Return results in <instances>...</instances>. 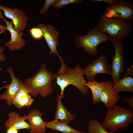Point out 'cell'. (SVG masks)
<instances>
[{
    "label": "cell",
    "instance_id": "1",
    "mask_svg": "<svg viewBox=\"0 0 133 133\" xmlns=\"http://www.w3.org/2000/svg\"><path fill=\"white\" fill-rule=\"evenodd\" d=\"M59 59L61 66L56 75V84L60 88L59 95L62 99L64 97L65 89L69 85L75 87L83 95H87L88 89L85 84L87 81L83 76V69L80 65L77 64L74 68L72 69L68 67L61 57Z\"/></svg>",
    "mask_w": 133,
    "mask_h": 133
},
{
    "label": "cell",
    "instance_id": "2",
    "mask_svg": "<svg viewBox=\"0 0 133 133\" xmlns=\"http://www.w3.org/2000/svg\"><path fill=\"white\" fill-rule=\"evenodd\" d=\"M56 75L48 70L43 64L37 73L33 77L25 78L23 83L28 93L34 97L40 95L45 98L53 91V80Z\"/></svg>",
    "mask_w": 133,
    "mask_h": 133
},
{
    "label": "cell",
    "instance_id": "3",
    "mask_svg": "<svg viewBox=\"0 0 133 133\" xmlns=\"http://www.w3.org/2000/svg\"><path fill=\"white\" fill-rule=\"evenodd\" d=\"M133 121V109H127L116 105L107 109L101 123L106 130L112 133L118 129L127 128Z\"/></svg>",
    "mask_w": 133,
    "mask_h": 133
},
{
    "label": "cell",
    "instance_id": "4",
    "mask_svg": "<svg viewBox=\"0 0 133 133\" xmlns=\"http://www.w3.org/2000/svg\"><path fill=\"white\" fill-rule=\"evenodd\" d=\"M108 36L109 40H122L125 39L131 31V24L124 20L100 17L96 26Z\"/></svg>",
    "mask_w": 133,
    "mask_h": 133
},
{
    "label": "cell",
    "instance_id": "5",
    "mask_svg": "<svg viewBox=\"0 0 133 133\" xmlns=\"http://www.w3.org/2000/svg\"><path fill=\"white\" fill-rule=\"evenodd\" d=\"M108 40V36L95 26L85 35L76 37L73 43L77 48L82 47L85 52L94 57L98 52V46Z\"/></svg>",
    "mask_w": 133,
    "mask_h": 133
},
{
    "label": "cell",
    "instance_id": "6",
    "mask_svg": "<svg viewBox=\"0 0 133 133\" xmlns=\"http://www.w3.org/2000/svg\"><path fill=\"white\" fill-rule=\"evenodd\" d=\"M101 17L109 18H115L131 23L133 21V4L129 0L117 1L115 3L108 5Z\"/></svg>",
    "mask_w": 133,
    "mask_h": 133
},
{
    "label": "cell",
    "instance_id": "7",
    "mask_svg": "<svg viewBox=\"0 0 133 133\" xmlns=\"http://www.w3.org/2000/svg\"><path fill=\"white\" fill-rule=\"evenodd\" d=\"M83 75L88 81L95 80L96 75L105 74L111 76L112 69L111 65L109 64L104 55L100 56L97 59L89 64L83 69Z\"/></svg>",
    "mask_w": 133,
    "mask_h": 133
},
{
    "label": "cell",
    "instance_id": "8",
    "mask_svg": "<svg viewBox=\"0 0 133 133\" xmlns=\"http://www.w3.org/2000/svg\"><path fill=\"white\" fill-rule=\"evenodd\" d=\"M115 47L114 56L111 58V65L112 69L111 75L113 83L116 82L120 78V75L123 72L124 68V50L122 41L112 40Z\"/></svg>",
    "mask_w": 133,
    "mask_h": 133
},
{
    "label": "cell",
    "instance_id": "9",
    "mask_svg": "<svg viewBox=\"0 0 133 133\" xmlns=\"http://www.w3.org/2000/svg\"><path fill=\"white\" fill-rule=\"evenodd\" d=\"M0 10L3 11L6 17L12 20L13 26L16 31L21 32L25 30L29 19L23 11L0 5Z\"/></svg>",
    "mask_w": 133,
    "mask_h": 133
},
{
    "label": "cell",
    "instance_id": "10",
    "mask_svg": "<svg viewBox=\"0 0 133 133\" xmlns=\"http://www.w3.org/2000/svg\"><path fill=\"white\" fill-rule=\"evenodd\" d=\"M37 27L40 29L43 33V37L50 49V54H55L59 59L61 57L57 51V47L59 43V33L53 25L51 24L46 25L40 23Z\"/></svg>",
    "mask_w": 133,
    "mask_h": 133
},
{
    "label": "cell",
    "instance_id": "11",
    "mask_svg": "<svg viewBox=\"0 0 133 133\" xmlns=\"http://www.w3.org/2000/svg\"><path fill=\"white\" fill-rule=\"evenodd\" d=\"M0 18L5 22L6 29L10 32L11 38L10 40L6 42L4 46L8 47L10 50L13 51L20 50L26 44L25 40L22 37L23 36L22 32H19L16 31L13 26L12 21H8L3 16L2 10H0Z\"/></svg>",
    "mask_w": 133,
    "mask_h": 133
},
{
    "label": "cell",
    "instance_id": "12",
    "mask_svg": "<svg viewBox=\"0 0 133 133\" xmlns=\"http://www.w3.org/2000/svg\"><path fill=\"white\" fill-rule=\"evenodd\" d=\"M6 71L10 75L11 81L9 84L1 87L6 88L7 90L0 95V100H5L6 105L10 106L13 104L15 97L22 85L23 82L15 76L11 66Z\"/></svg>",
    "mask_w": 133,
    "mask_h": 133
},
{
    "label": "cell",
    "instance_id": "13",
    "mask_svg": "<svg viewBox=\"0 0 133 133\" xmlns=\"http://www.w3.org/2000/svg\"><path fill=\"white\" fill-rule=\"evenodd\" d=\"M42 114L37 109H32L29 112L27 116L30 125V133H45L46 131L47 122L42 118Z\"/></svg>",
    "mask_w": 133,
    "mask_h": 133
},
{
    "label": "cell",
    "instance_id": "14",
    "mask_svg": "<svg viewBox=\"0 0 133 133\" xmlns=\"http://www.w3.org/2000/svg\"><path fill=\"white\" fill-rule=\"evenodd\" d=\"M113 83L103 90L100 96V102L104 104L107 109L114 107L120 97L118 93L114 90L112 87Z\"/></svg>",
    "mask_w": 133,
    "mask_h": 133
},
{
    "label": "cell",
    "instance_id": "15",
    "mask_svg": "<svg viewBox=\"0 0 133 133\" xmlns=\"http://www.w3.org/2000/svg\"><path fill=\"white\" fill-rule=\"evenodd\" d=\"M113 83L111 81L98 82L95 80L87 81L86 83L85 86L89 88L91 92L92 103L93 104L100 102V97L101 92L103 90Z\"/></svg>",
    "mask_w": 133,
    "mask_h": 133
},
{
    "label": "cell",
    "instance_id": "16",
    "mask_svg": "<svg viewBox=\"0 0 133 133\" xmlns=\"http://www.w3.org/2000/svg\"><path fill=\"white\" fill-rule=\"evenodd\" d=\"M27 119V116L24 115L20 117L19 115L15 111H13L8 114V118L4 124L5 127L7 128L13 127L17 130L30 129L29 123L25 120Z\"/></svg>",
    "mask_w": 133,
    "mask_h": 133
},
{
    "label": "cell",
    "instance_id": "17",
    "mask_svg": "<svg viewBox=\"0 0 133 133\" xmlns=\"http://www.w3.org/2000/svg\"><path fill=\"white\" fill-rule=\"evenodd\" d=\"M62 98L59 95L56 99L57 106L55 115V119L69 125L76 116L71 114L62 103Z\"/></svg>",
    "mask_w": 133,
    "mask_h": 133
},
{
    "label": "cell",
    "instance_id": "18",
    "mask_svg": "<svg viewBox=\"0 0 133 133\" xmlns=\"http://www.w3.org/2000/svg\"><path fill=\"white\" fill-rule=\"evenodd\" d=\"M34 101V100L31 98L23 83L15 97L13 104L18 108L21 109L25 106L30 107Z\"/></svg>",
    "mask_w": 133,
    "mask_h": 133
},
{
    "label": "cell",
    "instance_id": "19",
    "mask_svg": "<svg viewBox=\"0 0 133 133\" xmlns=\"http://www.w3.org/2000/svg\"><path fill=\"white\" fill-rule=\"evenodd\" d=\"M112 87L118 93L126 91L133 93V79L132 76H123L116 82L113 83Z\"/></svg>",
    "mask_w": 133,
    "mask_h": 133
},
{
    "label": "cell",
    "instance_id": "20",
    "mask_svg": "<svg viewBox=\"0 0 133 133\" xmlns=\"http://www.w3.org/2000/svg\"><path fill=\"white\" fill-rule=\"evenodd\" d=\"M46 128L63 133H86L74 129L68 124L55 119L47 122Z\"/></svg>",
    "mask_w": 133,
    "mask_h": 133
},
{
    "label": "cell",
    "instance_id": "21",
    "mask_svg": "<svg viewBox=\"0 0 133 133\" xmlns=\"http://www.w3.org/2000/svg\"><path fill=\"white\" fill-rule=\"evenodd\" d=\"M87 130L88 133H112L107 131L101 123L97 119L90 120Z\"/></svg>",
    "mask_w": 133,
    "mask_h": 133
},
{
    "label": "cell",
    "instance_id": "22",
    "mask_svg": "<svg viewBox=\"0 0 133 133\" xmlns=\"http://www.w3.org/2000/svg\"><path fill=\"white\" fill-rule=\"evenodd\" d=\"M83 2V0H57L52 6L53 8L60 9L70 4H77Z\"/></svg>",
    "mask_w": 133,
    "mask_h": 133
},
{
    "label": "cell",
    "instance_id": "23",
    "mask_svg": "<svg viewBox=\"0 0 133 133\" xmlns=\"http://www.w3.org/2000/svg\"><path fill=\"white\" fill-rule=\"evenodd\" d=\"M32 37L35 39L39 40L43 37V33L41 30L37 27H34L28 30Z\"/></svg>",
    "mask_w": 133,
    "mask_h": 133
},
{
    "label": "cell",
    "instance_id": "24",
    "mask_svg": "<svg viewBox=\"0 0 133 133\" xmlns=\"http://www.w3.org/2000/svg\"><path fill=\"white\" fill-rule=\"evenodd\" d=\"M57 0H46L43 7L41 9L39 13L41 14H44L47 12L50 7Z\"/></svg>",
    "mask_w": 133,
    "mask_h": 133
},
{
    "label": "cell",
    "instance_id": "25",
    "mask_svg": "<svg viewBox=\"0 0 133 133\" xmlns=\"http://www.w3.org/2000/svg\"><path fill=\"white\" fill-rule=\"evenodd\" d=\"M117 0H89L88 1L90 2H105L109 4V5H111L115 3Z\"/></svg>",
    "mask_w": 133,
    "mask_h": 133
},
{
    "label": "cell",
    "instance_id": "26",
    "mask_svg": "<svg viewBox=\"0 0 133 133\" xmlns=\"http://www.w3.org/2000/svg\"><path fill=\"white\" fill-rule=\"evenodd\" d=\"M133 75V64L132 63L130 67L127 68L124 76H132Z\"/></svg>",
    "mask_w": 133,
    "mask_h": 133
},
{
    "label": "cell",
    "instance_id": "27",
    "mask_svg": "<svg viewBox=\"0 0 133 133\" xmlns=\"http://www.w3.org/2000/svg\"><path fill=\"white\" fill-rule=\"evenodd\" d=\"M124 101L127 103L128 105L132 109H133V98L132 97L130 99L126 98H123Z\"/></svg>",
    "mask_w": 133,
    "mask_h": 133
},
{
    "label": "cell",
    "instance_id": "28",
    "mask_svg": "<svg viewBox=\"0 0 133 133\" xmlns=\"http://www.w3.org/2000/svg\"><path fill=\"white\" fill-rule=\"evenodd\" d=\"M4 49L2 47H0V62H4L5 61V57L4 55L2 54L4 50Z\"/></svg>",
    "mask_w": 133,
    "mask_h": 133
},
{
    "label": "cell",
    "instance_id": "29",
    "mask_svg": "<svg viewBox=\"0 0 133 133\" xmlns=\"http://www.w3.org/2000/svg\"><path fill=\"white\" fill-rule=\"evenodd\" d=\"M6 133H18L17 130L13 127L8 128Z\"/></svg>",
    "mask_w": 133,
    "mask_h": 133
},
{
    "label": "cell",
    "instance_id": "30",
    "mask_svg": "<svg viewBox=\"0 0 133 133\" xmlns=\"http://www.w3.org/2000/svg\"><path fill=\"white\" fill-rule=\"evenodd\" d=\"M0 33H6L7 32L6 29V26L0 24Z\"/></svg>",
    "mask_w": 133,
    "mask_h": 133
}]
</instances>
